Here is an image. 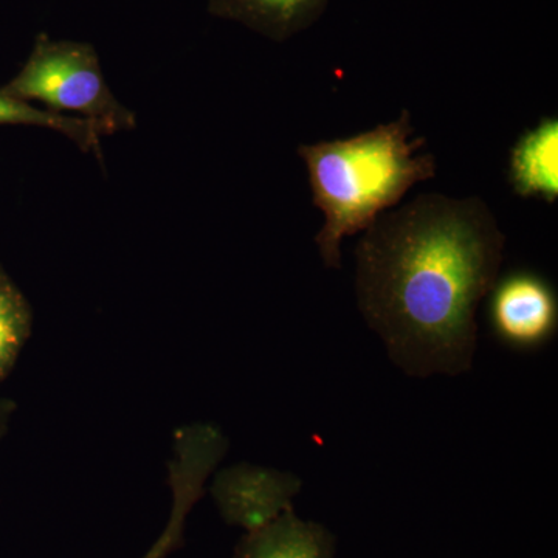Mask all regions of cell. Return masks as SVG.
I'll use <instances>...</instances> for the list:
<instances>
[{
  "mask_svg": "<svg viewBox=\"0 0 558 558\" xmlns=\"http://www.w3.org/2000/svg\"><path fill=\"white\" fill-rule=\"evenodd\" d=\"M336 537L314 521H304L293 509L267 526L247 532L233 558H336Z\"/></svg>",
  "mask_w": 558,
  "mask_h": 558,
  "instance_id": "obj_8",
  "label": "cell"
},
{
  "mask_svg": "<svg viewBox=\"0 0 558 558\" xmlns=\"http://www.w3.org/2000/svg\"><path fill=\"white\" fill-rule=\"evenodd\" d=\"M488 296L492 329L508 347L537 349L556 336L557 293L538 274L520 270L499 277Z\"/></svg>",
  "mask_w": 558,
  "mask_h": 558,
  "instance_id": "obj_4",
  "label": "cell"
},
{
  "mask_svg": "<svg viewBox=\"0 0 558 558\" xmlns=\"http://www.w3.org/2000/svg\"><path fill=\"white\" fill-rule=\"evenodd\" d=\"M14 405L11 400L2 398L0 396V439H2L3 433L9 427L11 414H13Z\"/></svg>",
  "mask_w": 558,
  "mask_h": 558,
  "instance_id": "obj_12",
  "label": "cell"
},
{
  "mask_svg": "<svg viewBox=\"0 0 558 558\" xmlns=\"http://www.w3.org/2000/svg\"><path fill=\"white\" fill-rule=\"evenodd\" d=\"M414 134L410 110L348 138L300 145L315 207L325 216L315 236L328 269L343 267L341 244L400 204L416 183L438 174L433 154H416L427 138Z\"/></svg>",
  "mask_w": 558,
  "mask_h": 558,
  "instance_id": "obj_2",
  "label": "cell"
},
{
  "mask_svg": "<svg viewBox=\"0 0 558 558\" xmlns=\"http://www.w3.org/2000/svg\"><path fill=\"white\" fill-rule=\"evenodd\" d=\"M179 535L180 529L170 524V526L167 529V532H165L163 537H161L159 543H157V545L149 550L148 556L145 558H163L167 556L168 550H170L172 546L175 545V542H178Z\"/></svg>",
  "mask_w": 558,
  "mask_h": 558,
  "instance_id": "obj_11",
  "label": "cell"
},
{
  "mask_svg": "<svg viewBox=\"0 0 558 558\" xmlns=\"http://www.w3.org/2000/svg\"><path fill=\"white\" fill-rule=\"evenodd\" d=\"M329 0H209L208 11L220 20L240 22L275 43L307 31L328 9Z\"/></svg>",
  "mask_w": 558,
  "mask_h": 558,
  "instance_id": "obj_7",
  "label": "cell"
},
{
  "mask_svg": "<svg viewBox=\"0 0 558 558\" xmlns=\"http://www.w3.org/2000/svg\"><path fill=\"white\" fill-rule=\"evenodd\" d=\"M506 236L478 196L421 194L384 213L355 247V299L407 376L469 373L476 311L501 274Z\"/></svg>",
  "mask_w": 558,
  "mask_h": 558,
  "instance_id": "obj_1",
  "label": "cell"
},
{
  "mask_svg": "<svg viewBox=\"0 0 558 558\" xmlns=\"http://www.w3.org/2000/svg\"><path fill=\"white\" fill-rule=\"evenodd\" d=\"M0 124H27V126L47 128L62 132L75 142L81 149L94 153L102 159L101 137L110 135L106 128L95 121L80 117L58 116L50 110H43L0 94Z\"/></svg>",
  "mask_w": 558,
  "mask_h": 558,
  "instance_id": "obj_9",
  "label": "cell"
},
{
  "mask_svg": "<svg viewBox=\"0 0 558 558\" xmlns=\"http://www.w3.org/2000/svg\"><path fill=\"white\" fill-rule=\"evenodd\" d=\"M0 94L43 102L58 116L76 113L101 124L109 134L135 128L134 113L113 97L90 44L54 40L43 33L25 68Z\"/></svg>",
  "mask_w": 558,
  "mask_h": 558,
  "instance_id": "obj_3",
  "label": "cell"
},
{
  "mask_svg": "<svg viewBox=\"0 0 558 558\" xmlns=\"http://www.w3.org/2000/svg\"><path fill=\"white\" fill-rule=\"evenodd\" d=\"M31 330L32 312L27 301L0 271V380L13 369Z\"/></svg>",
  "mask_w": 558,
  "mask_h": 558,
  "instance_id": "obj_10",
  "label": "cell"
},
{
  "mask_svg": "<svg viewBox=\"0 0 558 558\" xmlns=\"http://www.w3.org/2000/svg\"><path fill=\"white\" fill-rule=\"evenodd\" d=\"M301 487L303 481L293 473L241 464L222 470L211 492L222 519L252 532L293 509Z\"/></svg>",
  "mask_w": 558,
  "mask_h": 558,
  "instance_id": "obj_5",
  "label": "cell"
},
{
  "mask_svg": "<svg viewBox=\"0 0 558 558\" xmlns=\"http://www.w3.org/2000/svg\"><path fill=\"white\" fill-rule=\"evenodd\" d=\"M508 180L521 199L558 201V119L543 117L517 138L509 153Z\"/></svg>",
  "mask_w": 558,
  "mask_h": 558,
  "instance_id": "obj_6",
  "label": "cell"
}]
</instances>
